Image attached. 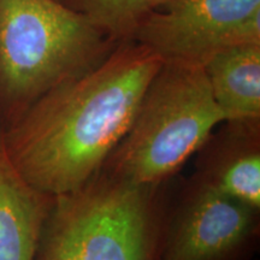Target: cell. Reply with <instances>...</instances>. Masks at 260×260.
I'll return each instance as SVG.
<instances>
[{"label":"cell","instance_id":"cell-9","mask_svg":"<svg viewBox=\"0 0 260 260\" xmlns=\"http://www.w3.org/2000/svg\"><path fill=\"white\" fill-rule=\"evenodd\" d=\"M203 69L226 119L260 118V42L224 48Z\"/></svg>","mask_w":260,"mask_h":260},{"label":"cell","instance_id":"cell-11","mask_svg":"<svg viewBox=\"0 0 260 260\" xmlns=\"http://www.w3.org/2000/svg\"><path fill=\"white\" fill-rule=\"evenodd\" d=\"M58 2L61 3V4L69 6V8H71V9L79 10V0H58Z\"/></svg>","mask_w":260,"mask_h":260},{"label":"cell","instance_id":"cell-1","mask_svg":"<svg viewBox=\"0 0 260 260\" xmlns=\"http://www.w3.org/2000/svg\"><path fill=\"white\" fill-rule=\"evenodd\" d=\"M161 64L144 45L119 42L98 67L50 90L0 130L12 167L52 197L79 189L124 138Z\"/></svg>","mask_w":260,"mask_h":260},{"label":"cell","instance_id":"cell-6","mask_svg":"<svg viewBox=\"0 0 260 260\" xmlns=\"http://www.w3.org/2000/svg\"><path fill=\"white\" fill-rule=\"evenodd\" d=\"M132 40L162 61L203 67L224 48L260 42V0H171L140 22Z\"/></svg>","mask_w":260,"mask_h":260},{"label":"cell","instance_id":"cell-4","mask_svg":"<svg viewBox=\"0 0 260 260\" xmlns=\"http://www.w3.org/2000/svg\"><path fill=\"white\" fill-rule=\"evenodd\" d=\"M175 181L134 184L99 169L77 190L54 197L52 211L81 260H161Z\"/></svg>","mask_w":260,"mask_h":260},{"label":"cell","instance_id":"cell-5","mask_svg":"<svg viewBox=\"0 0 260 260\" xmlns=\"http://www.w3.org/2000/svg\"><path fill=\"white\" fill-rule=\"evenodd\" d=\"M260 211L193 175L175 181L162 232L161 260H254Z\"/></svg>","mask_w":260,"mask_h":260},{"label":"cell","instance_id":"cell-10","mask_svg":"<svg viewBox=\"0 0 260 260\" xmlns=\"http://www.w3.org/2000/svg\"><path fill=\"white\" fill-rule=\"evenodd\" d=\"M171 0H79V10L116 42L132 40L146 16Z\"/></svg>","mask_w":260,"mask_h":260},{"label":"cell","instance_id":"cell-2","mask_svg":"<svg viewBox=\"0 0 260 260\" xmlns=\"http://www.w3.org/2000/svg\"><path fill=\"white\" fill-rule=\"evenodd\" d=\"M118 44L58 0H0V130Z\"/></svg>","mask_w":260,"mask_h":260},{"label":"cell","instance_id":"cell-3","mask_svg":"<svg viewBox=\"0 0 260 260\" xmlns=\"http://www.w3.org/2000/svg\"><path fill=\"white\" fill-rule=\"evenodd\" d=\"M224 121L203 67L162 61L129 130L100 169L134 184L167 182Z\"/></svg>","mask_w":260,"mask_h":260},{"label":"cell","instance_id":"cell-7","mask_svg":"<svg viewBox=\"0 0 260 260\" xmlns=\"http://www.w3.org/2000/svg\"><path fill=\"white\" fill-rule=\"evenodd\" d=\"M194 157L195 178L260 211V118L222 122Z\"/></svg>","mask_w":260,"mask_h":260},{"label":"cell","instance_id":"cell-8","mask_svg":"<svg viewBox=\"0 0 260 260\" xmlns=\"http://www.w3.org/2000/svg\"><path fill=\"white\" fill-rule=\"evenodd\" d=\"M53 199L21 177L0 139V260H35Z\"/></svg>","mask_w":260,"mask_h":260}]
</instances>
